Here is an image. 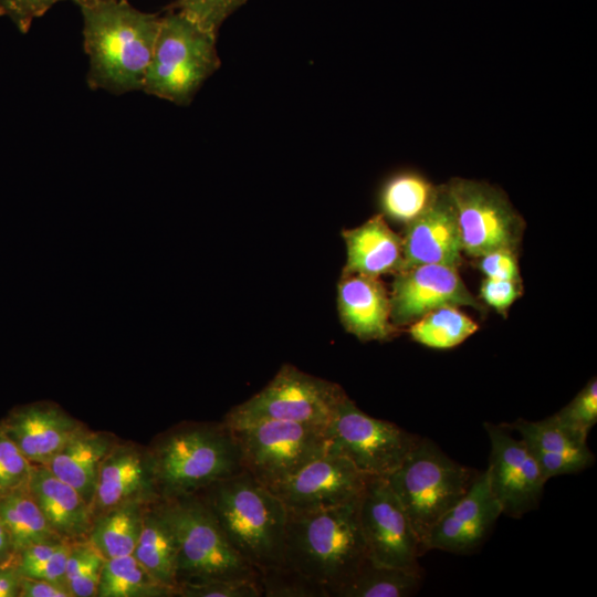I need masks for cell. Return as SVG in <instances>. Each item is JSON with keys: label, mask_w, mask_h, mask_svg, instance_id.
<instances>
[{"label": "cell", "mask_w": 597, "mask_h": 597, "mask_svg": "<svg viewBox=\"0 0 597 597\" xmlns=\"http://www.w3.org/2000/svg\"><path fill=\"white\" fill-rule=\"evenodd\" d=\"M522 280H494L485 277L480 287L481 298L498 312L505 314L509 307L521 296Z\"/></svg>", "instance_id": "40"}, {"label": "cell", "mask_w": 597, "mask_h": 597, "mask_svg": "<svg viewBox=\"0 0 597 597\" xmlns=\"http://www.w3.org/2000/svg\"><path fill=\"white\" fill-rule=\"evenodd\" d=\"M230 428L239 444L243 470L268 488L328 450L326 426L262 420Z\"/></svg>", "instance_id": "8"}, {"label": "cell", "mask_w": 597, "mask_h": 597, "mask_svg": "<svg viewBox=\"0 0 597 597\" xmlns=\"http://www.w3.org/2000/svg\"><path fill=\"white\" fill-rule=\"evenodd\" d=\"M97 597H169L174 588L160 584L132 555L105 559Z\"/></svg>", "instance_id": "30"}, {"label": "cell", "mask_w": 597, "mask_h": 597, "mask_svg": "<svg viewBox=\"0 0 597 597\" xmlns=\"http://www.w3.org/2000/svg\"><path fill=\"white\" fill-rule=\"evenodd\" d=\"M133 556L160 584L177 591V540L158 501L146 510L142 533Z\"/></svg>", "instance_id": "25"}, {"label": "cell", "mask_w": 597, "mask_h": 597, "mask_svg": "<svg viewBox=\"0 0 597 597\" xmlns=\"http://www.w3.org/2000/svg\"><path fill=\"white\" fill-rule=\"evenodd\" d=\"M259 585L264 597H329L322 585L285 565L262 572Z\"/></svg>", "instance_id": "33"}, {"label": "cell", "mask_w": 597, "mask_h": 597, "mask_svg": "<svg viewBox=\"0 0 597 597\" xmlns=\"http://www.w3.org/2000/svg\"><path fill=\"white\" fill-rule=\"evenodd\" d=\"M105 563L87 541L72 542L66 564V586L72 597H95Z\"/></svg>", "instance_id": "32"}, {"label": "cell", "mask_w": 597, "mask_h": 597, "mask_svg": "<svg viewBox=\"0 0 597 597\" xmlns=\"http://www.w3.org/2000/svg\"><path fill=\"white\" fill-rule=\"evenodd\" d=\"M158 505L176 535L178 584L214 578L259 579L258 572L234 551L196 494L163 499Z\"/></svg>", "instance_id": "7"}, {"label": "cell", "mask_w": 597, "mask_h": 597, "mask_svg": "<svg viewBox=\"0 0 597 597\" xmlns=\"http://www.w3.org/2000/svg\"><path fill=\"white\" fill-rule=\"evenodd\" d=\"M75 3L83 18L88 87L117 95L142 91L160 15L140 11L127 0H77Z\"/></svg>", "instance_id": "1"}, {"label": "cell", "mask_w": 597, "mask_h": 597, "mask_svg": "<svg viewBox=\"0 0 597 597\" xmlns=\"http://www.w3.org/2000/svg\"><path fill=\"white\" fill-rule=\"evenodd\" d=\"M247 0H175L166 10L179 12L217 36L222 23Z\"/></svg>", "instance_id": "35"}, {"label": "cell", "mask_w": 597, "mask_h": 597, "mask_svg": "<svg viewBox=\"0 0 597 597\" xmlns=\"http://www.w3.org/2000/svg\"><path fill=\"white\" fill-rule=\"evenodd\" d=\"M21 578L15 563L0 566V597H19Z\"/></svg>", "instance_id": "43"}, {"label": "cell", "mask_w": 597, "mask_h": 597, "mask_svg": "<svg viewBox=\"0 0 597 597\" xmlns=\"http://www.w3.org/2000/svg\"><path fill=\"white\" fill-rule=\"evenodd\" d=\"M343 238L347 249L344 272L379 277L400 271L402 238L389 228L381 213L357 228L344 230Z\"/></svg>", "instance_id": "23"}, {"label": "cell", "mask_w": 597, "mask_h": 597, "mask_svg": "<svg viewBox=\"0 0 597 597\" xmlns=\"http://www.w3.org/2000/svg\"><path fill=\"white\" fill-rule=\"evenodd\" d=\"M61 1L65 0H0V17L9 18L21 33H27L35 19Z\"/></svg>", "instance_id": "38"}, {"label": "cell", "mask_w": 597, "mask_h": 597, "mask_svg": "<svg viewBox=\"0 0 597 597\" xmlns=\"http://www.w3.org/2000/svg\"><path fill=\"white\" fill-rule=\"evenodd\" d=\"M444 185L457 211L463 254L478 259L500 249L517 250L524 220L503 190L463 178Z\"/></svg>", "instance_id": "11"}, {"label": "cell", "mask_w": 597, "mask_h": 597, "mask_svg": "<svg viewBox=\"0 0 597 597\" xmlns=\"http://www.w3.org/2000/svg\"><path fill=\"white\" fill-rule=\"evenodd\" d=\"M438 191L425 176L416 171H400L389 177L380 188L378 202L381 214L409 224L431 205Z\"/></svg>", "instance_id": "27"}, {"label": "cell", "mask_w": 597, "mask_h": 597, "mask_svg": "<svg viewBox=\"0 0 597 597\" xmlns=\"http://www.w3.org/2000/svg\"><path fill=\"white\" fill-rule=\"evenodd\" d=\"M234 551L260 575L283 565L287 511L249 472L217 481L196 493Z\"/></svg>", "instance_id": "2"}, {"label": "cell", "mask_w": 597, "mask_h": 597, "mask_svg": "<svg viewBox=\"0 0 597 597\" xmlns=\"http://www.w3.org/2000/svg\"><path fill=\"white\" fill-rule=\"evenodd\" d=\"M159 500L148 449L116 441L100 465L93 516L123 503L151 504Z\"/></svg>", "instance_id": "18"}, {"label": "cell", "mask_w": 597, "mask_h": 597, "mask_svg": "<svg viewBox=\"0 0 597 597\" xmlns=\"http://www.w3.org/2000/svg\"><path fill=\"white\" fill-rule=\"evenodd\" d=\"M368 476L346 458L328 451L269 488L287 512L328 509L359 499Z\"/></svg>", "instance_id": "15"}, {"label": "cell", "mask_w": 597, "mask_h": 597, "mask_svg": "<svg viewBox=\"0 0 597 597\" xmlns=\"http://www.w3.org/2000/svg\"><path fill=\"white\" fill-rule=\"evenodd\" d=\"M367 556L375 563L421 573L420 541L385 476H368L358 500Z\"/></svg>", "instance_id": "12"}, {"label": "cell", "mask_w": 597, "mask_h": 597, "mask_svg": "<svg viewBox=\"0 0 597 597\" xmlns=\"http://www.w3.org/2000/svg\"><path fill=\"white\" fill-rule=\"evenodd\" d=\"M503 426L520 433L546 481L557 475L578 473L595 460L587 441L566 430L553 415L538 421L517 419Z\"/></svg>", "instance_id": "21"}, {"label": "cell", "mask_w": 597, "mask_h": 597, "mask_svg": "<svg viewBox=\"0 0 597 597\" xmlns=\"http://www.w3.org/2000/svg\"><path fill=\"white\" fill-rule=\"evenodd\" d=\"M17 557L10 535L0 521V566L15 563Z\"/></svg>", "instance_id": "44"}, {"label": "cell", "mask_w": 597, "mask_h": 597, "mask_svg": "<svg viewBox=\"0 0 597 597\" xmlns=\"http://www.w3.org/2000/svg\"><path fill=\"white\" fill-rule=\"evenodd\" d=\"M19 597H72V594L65 585L22 576Z\"/></svg>", "instance_id": "42"}, {"label": "cell", "mask_w": 597, "mask_h": 597, "mask_svg": "<svg viewBox=\"0 0 597 597\" xmlns=\"http://www.w3.org/2000/svg\"><path fill=\"white\" fill-rule=\"evenodd\" d=\"M33 464L7 436L0 423V499L28 486Z\"/></svg>", "instance_id": "37"}, {"label": "cell", "mask_w": 597, "mask_h": 597, "mask_svg": "<svg viewBox=\"0 0 597 597\" xmlns=\"http://www.w3.org/2000/svg\"><path fill=\"white\" fill-rule=\"evenodd\" d=\"M402 247L400 270L430 263L455 268L462 264L463 250L457 211L446 185L438 186L428 209L406 226Z\"/></svg>", "instance_id": "17"}, {"label": "cell", "mask_w": 597, "mask_h": 597, "mask_svg": "<svg viewBox=\"0 0 597 597\" xmlns=\"http://www.w3.org/2000/svg\"><path fill=\"white\" fill-rule=\"evenodd\" d=\"M346 396L339 385L285 364L263 389L231 408L223 422L230 427L262 420L327 426Z\"/></svg>", "instance_id": "9"}, {"label": "cell", "mask_w": 597, "mask_h": 597, "mask_svg": "<svg viewBox=\"0 0 597 597\" xmlns=\"http://www.w3.org/2000/svg\"><path fill=\"white\" fill-rule=\"evenodd\" d=\"M484 428L491 446L485 470L491 491L502 514L521 517L538 506L546 480L521 438L503 425L486 422Z\"/></svg>", "instance_id": "13"}, {"label": "cell", "mask_w": 597, "mask_h": 597, "mask_svg": "<svg viewBox=\"0 0 597 597\" xmlns=\"http://www.w3.org/2000/svg\"><path fill=\"white\" fill-rule=\"evenodd\" d=\"M479 473L449 458L431 440L420 438L399 467L385 476L423 551L432 526L469 491Z\"/></svg>", "instance_id": "6"}, {"label": "cell", "mask_w": 597, "mask_h": 597, "mask_svg": "<svg viewBox=\"0 0 597 597\" xmlns=\"http://www.w3.org/2000/svg\"><path fill=\"white\" fill-rule=\"evenodd\" d=\"M421 586V573L378 564L368 557L332 597H408Z\"/></svg>", "instance_id": "29"}, {"label": "cell", "mask_w": 597, "mask_h": 597, "mask_svg": "<svg viewBox=\"0 0 597 597\" xmlns=\"http://www.w3.org/2000/svg\"><path fill=\"white\" fill-rule=\"evenodd\" d=\"M478 260V269L488 279L522 280L515 250L500 249L489 252Z\"/></svg>", "instance_id": "39"}, {"label": "cell", "mask_w": 597, "mask_h": 597, "mask_svg": "<svg viewBox=\"0 0 597 597\" xmlns=\"http://www.w3.org/2000/svg\"><path fill=\"white\" fill-rule=\"evenodd\" d=\"M389 298L390 320L395 326L412 324L446 305L484 311L465 286L458 268L446 264H420L398 271Z\"/></svg>", "instance_id": "14"}, {"label": "cell", "mask_w": 597, "mask_h": 597, "mask_svg": "<svg viewBox=\"0 0 597 597\" xmlns=\"http://www.w3.org/2000/svg\"><path fill=\"white\" fill-rule=\"evenodd\" d=\"M29 491L46 522L63 541L86 540L93 522L91 505L69 483L44 465H33Z\"/></svg>", "instance_id": "22"}, {"label": "cell", "mask_w": 597, "mask_h": 597, "mask_svg": "<svg viewBox=\"0 0 597 597\" xmlns=\"http://www.w3.org/2000/svg\"><path fill=\"white\" fill-rule=\"evenodd\" d=\"M0 423L33 465H45L86 427L59 405L48 401L17 406Z\"/></svg>", "instance_id": "19"}, {"label": "cell", "mask_w": 597, "mask_h": 597, "mask_svg": "<svg viewBox=\"0 0 597 597\" xmlns=\"http://www.w3.org/2000/svg\"><path fill=\"white\" fill-rule=\"evenodd\" d=\"M337 304L344 327L360 341L388 339L397 332L389 294L379 277L343 272Z\"/></svg>", "instance_id": "20"}, {"label": "cell", "mask_w": 597, "mask_h": 597, "mask_svg": "<svg viewBox=\"0 0 597 597\" xmlns=\"http://www.w3.org/2000/svg\"><path fill=\"white\" fill-rule=\"evenodd\" d=\"M0 521L17 554L35 544L63 541L46 522L28 486L0 499Z\"/></svg>", "instance_id": "28"}, {"label": "cell", "mask_w": 597, "mask_h": 597, "mask_svg": "<svg viewBox=\"0 0 597 597\" xmlns=\"http://www.w3.org/2000/svg\"><path fill=\"white\" fill-rule=\"evenodd\" d=\"M358 500L305 512H287L283 565L326 588L329 597L366 561Z\"/></svg>", "instance_id": "3"}, {"label": "cell", "mask_w": 597, "mask_h": 597, "mask_svg": "<svg viewBox=\"0 0 597 597\" xmlns=\"http://www.w3.org/2000/svg\"><path fill=\"white\" fill-rule=\"evenodd\" d=\"M410 325L409 333L416 342L438 349L461 344L479 328L473 320L452 305L436 308Z\"/></svg>", "instance_id": "31"}, {"label": "cell", "mask_w": 597, "mask_h": 597, "mask_svg": "<svg viewBox=\"0 0 597 597\" xmlns=\"http://www.w3.org/2000/svg\"><path fill=\"white\" fill-rule=\"evenodd\" d=\"M570 433L587 441L597 422V381L591 378L586 386L559 411L553 415Z\"/></svg>", "instance_id": "34"}, {"label": "cell", "mask_w": 597, "mask_h": 597, "mask_svg": "<svg viewBox=\"0 0 597 597\" xmlns=\"http://www.w3.org/2000/svg\"><path fill=\"white\" fill-rule=\"evenodd\" d=\"M149 505L132 501L98 513L93 517L86 540L105 559L132 555Z\"/></svg>", "instance_id": "26"}, {"label": "cell", "mask_w": 597, "mask_h": 597, "mask_svg": "<svg viewBox=\"0 0 597 597\" xmlns=\"http://www.w3.org/2000/svg\"><path fill=\"white\" fill-rule=\"evenodd\" d=\"M116 441L112 433L85 427L44 467L73 486L92 507L100 465Z\"/></svg>", "instance_id": "24"}, {"label": "cell", "mask_w": 597, "mask_h": 597, "mask_svg": "<svg viewBox=\"0 0 597 597\" xmlns=\"http://www.w3.org/2000/svg\"><path fill=\"white\" fill-rule=\"evenodd\" d=\"M328 451L346 458L367 476H387L409 454L420 437L394 422L362 411L346 396L326 426Z\"/></svg>", "instance_id": "10"}, {"label": "cell", "mask_w": 597, "mask_h": 597, "mask_svg": "<svg viewBox=\"0 0 597 597\" xmlns=\"http://www.w3.org/2000/svg\"><path fill=\"white\" fill-rule=\"evenodd\" d=\"M160 500L192 495L243 470L239 444L223 421L185 422L148 448Z\"/></svg>", "instance_id": "4"}, {"label": "cell", "mask_w": 597, "mask_h": 597, "mask_svg": "<svg viewBox=\"0 0 597 597\" xmlns=\"http://www.w3.org/2000/svg\"><path fill=\"white\" fill-rule=\"evenodd\" d=\"M501 514L502 509L484 470L469 491L432 526L425 540V551L468 554L486 540Z\"/></svg>", "instance_id": "16"}, {"label": "cell", "mask_w": 597, "mask_h": 597, "mask_svg": "<svg viewBox=\"0 0 597 597\" xmlns=\"http://www.w3.org/2000/svg\"><path fill=\"white\" fill-rule=\"evenodd\" d=\"M212 35L186 15L160 17L143 92L177 105H188L220 66Z\"/></svg>", "instance_id": "5"}, {"label": "cell", "mask_w": 597, "mask_h": 597, "mask_svg": "<svg viewBox=\"0 0 597 597\" xmlns=\"http://www.w3.org/2000/svg\"><path fill=\"white\" fill-rule=\"evenodd\" d=\"M71 543L63 542L50 557L21 572V576L66 586V564Z\"/></svg>", "instance_id": "41"}, {"label": "cell", "mask_w": 597, "mask_h": 597, "mask_svg": "<svg viewBox=\"0 0 597 597\" xmlns=\"http://www.w3.org/2000/svg\"><path fill=\"white\" fill-rule=\"evenodd\" d=\"M177 596L182 597H260L259 579L214 578L182 582L177 586Z\"/></svg>", "instance_id": "36"}]
</instances>
